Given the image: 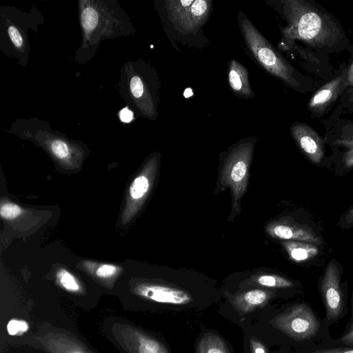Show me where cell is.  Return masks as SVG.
<instances>
[{
    "label": "cell",
    "instance_id": "6da1fadb",
    "mask_svg": "<svg viewBox=\"0 0 353 353\" xmlns=\"http://www.w3.org/2000/svg\"><path fill=\"white\" fill-rule=\"evenodd\" d=\"M272 6L285 21L281 28L285 41L303 46L325 57L347 50L350 40L339 21L314 0H280Z\"/></svg>",
    "mask_w": 353,
    "mask_h": 353
},
{
    "label": "cell",
    "instance_id": "277c9868",
    "mask_svg": "<svg viewBox=\"0 0 353 353\" xmlns=\"http://www.w3.org/2000/svg\"><path fill=\"white\" fill-rule=\"evenodd\" d=\"M169 20L180 32L193 33L208 21L212 8L211 0L165 1Z\"/></svg>",
    "mask_w": 353,
    "mask_h": 353
},
{
    "label": "cell",
    "instance_id": "f1b7e54d",
    "mask_svg": "<svg viewBox=\"0 0 353 353\" xmlns=\"http://www.w3.org/2000/svg\"><path fill=\"white\" fill-rule=\"evenodd\" d=\"M119 117L123 122L128 123L133 119V112L128 108H125L121 110Z\"/></svg>",
    "mask_w": 353,
    "mask_h": 353
},
{
    "label": "cell",
    "instance_id": "e0dca14e",
    "mask_svg": "<svg viewBox=\"0 0 353 353\" xmlns=\"http://www.w3.org/2000/svg\"><path fill=\"white\" fill-rule=\"evenodd\" d=\"M150 179L145 175H140L132 183L130 193L132 199H140L145 196L150 189Z\"/></svg>",
    "mask_w": 353,
    "mask_h": 353
},
{
    "label": "cell",
    "instance_id": "4dcf8cb0",
    "mask_svg": "<svg viewBox=\"0 0 353 353\" xmlns=\"http://www.w3.org/2000/svg\"><path fill=\"white\" fill-rule=\"evenodd\" d=\"M344 224L346 226L353 225V207L349 210L345 216Z\"/></svg>",
    "mask_w": 353,
    "mask_h": 353
},
{
    "label": "cell",
    "instance_id": "7a4b0ae2",
    "mask_svg": "<svg viewBox=\"0 0 353 353\" xmlns=\"http://www.w3.org/2000/svg\"><path fill=\"white\" fill-rule=\"evenodd\" d=\"M238 23L247 50L267 72L302 94L316 88V79L302 74L290 64L241 11L238 14Z\"/></svg>",
    "mask_w": 353,
    "mask_h": 353
},
{
    "label": "cell",
    "instance_id": "d6a6232c",
    "mask_svg": "<svg viewBox=\"0 0 353 353\" xmlns=\"http://www.w3.org/2000/svg\"><path fill=\"white\" fill-rule=\"evenodd\" d=\"M255 353H265L263 348L258 347L255 350Z\"/></svg>",
    "mask_w": 353,
    "mask_h": 353
},
{
    "label": "cell",
    "instance_id": "1f68e13d",
    "mask_svg": "<svg viewBox=\"0 0 353 353\" xmlns=\"http://www.w3.org/2000/svg\"><path fill=\"white\" fill-rule=\"evenodd\" d=\"M207 353H223L222 351L218 349H210Z\"/></svg>",
    "mask_w": 353,
    "mask_h": 353
},
{
    "label": "cell",
    "instance_id": "d4e9b609",
    "mask_svg": "<svg viewBox=\"0 0 353 353\" xmlns=\"http://www.w3.org/2000/svg\"><path fill=\"white\" fill-rule=\"evenodd\" d=\"M8 33L13 44L18 48H21L23 44V37L19 30L14 26H10Z\"/></svg>",
    "mask_w": 353,
    "mask_h": 353
},
{
    "label": "cell",
    "instance_id": "603a6c76",
    "mask_svg": "<svg viewBox=\"0 0 353 353\" xmlns=\"http://www.w3.org/2000/svg\"><path fill=\"white\" fill-rule=\"evenodd\" d=\"M57 343H58L59 345H61V347L59 346H57L54 344L49 343L48 347H50L51 351L56 352V353H87L85 352L82 347H78L75 346L70 347V343H65L66 345V348L64 347V346L58 341H54Z\"/></svg>",
    "mask_w": 353,
    "mask_h": 353
},
{
    "label": "cell",
    "instance_id": "484cf974",
    "mask_svg": "<svg viewBox=\"0 0 353 353\" xmlns=\"http://www.w3.org/2000/svg\"><path fill=\"white\" fill-rule=\"evenodd\" d=\"M117 268L112 265H103L96 271L98 276L101 278H108L115 274Z\"/></svg>",
    "mask_w": 353,
    "mask_h": 353
},
{
    "label": "cell",
    "instance_id": "5bb4252c",
    "mask_svg": "<svg viewBox=\"0 0 353 353\" xmlns=\"http://www.w3.org/2000/svg\"><path fill=\"white\" fill-rule=\"evenodd\" d=\"M136 292L143 297L159 303L182 304L190 300V296L183 291L159 285H141L136 288Z\"/></svg>",
    "mask_w": 353,
    "mask_h": 353
},
{
    "label": "cell",
    "instance_id": "8fae6325",
    "mask_svg": "<svg viewBox=\"0 0 353 353\" xmlns=\"http://www.w3.org/2000/svg\"><path fill=\"white\" fill-rule=\"evenodd\" d=\"M266 230L271 236L276 239L309 242L316 245L323 243L322 239L310 227L292 221L283 220L270 223Z\"/></svg>",
    "mask_w": 353,
    "mask_h": 353
},
{
    "label": "cell",
    "instance_id": "4316f807",
    "mask_svg": "<svg viewBox=\"0 0 353 353\" xmlns=\"http://www.w3.org/2000/svg\"><path fill=\"white\" fill-rule=\"evenodd\" d=\"M307 353H353V346L321 349Z\"/></svg>",
    "mask_w": 353,
    "mask_h": 353
},
{
    "label": "cell",
    "instance_id": "cb8c5ba5",
    "mask_svg": "<svg viewBox=\"0 0 353 353\" xmlns=\"http://www.w3.org/2000/svg\"><path fill=\"white\" fill-rule=\"evenodd\" d=\"M51 149L54 154L61 159L66 157L68 154V147L61 140H54L51 144Z\"/></svg>",
    "mask_w": 353,
    "mask_h": 353
},
{
    "label": "cell",
    "instance_id": "3957f363",
    "mask_svg": "<svg viewBox=\"0 0 353 353\" xmlns=\"http://www.w3.org/2000/svg\"><path fill=\"white\" fill-rule=\"evenodd\" d=\"M256 137H247L235 143L227 154L220 176V184L229 188L232 194L230 219L241 212V200L244 195L250 173Z\"/></svg>",
    "mask_w": 353,
    "mask_h": 353
},
{
    "label": "cell",
    "instance_id": "4fadbf2b",
    "mask_svg": "<svg viewBox=\"0 0 353 353\" xmlns=\"http://www.w3.org/2000/svg\"><path fill=\"white\" fill-rule=\"evenodd\" d=\"M228 85L234 95L241 99H252L255 94L249 81V72L245 66L236 59L228 65Z\"/></svg>",
    "mask_w": 353,
    "mask_h": 353
},
{
    "label": "cell",
    "instance_id": "ac0fdd59",
    "mask_svg": "<svg viewBox=\"0 0 353 353\" xmlns=\"http://www.w3.org/2000/svg\"><path fill=\"white\" fill-rule=\"evenodd\" d=\"M257 283L266 287L287 288L293 283L281 276L271 274H262L255 279Z\"/></svg>",
    "mask_w": 353,
    "mask_h": 353
},
{
    "label": "cell",
    "instance_id": "52a82bcc",
    "mask_svg": "<svg viewBox=\"0 0 353 353\" xmlns=\"http://www.w3.org/2000/svg\"><path fill=\"white\" fill-rule=\"evenodd\" d=\"M279 325L289 336L296 341H307L316 335L320 324L311 307L305 303L297 304L283 314Z\"/></svg>",
    "mask_w": 353,
    "mask_h": 353
},
{
    "label": "cell",
    "instance_id": "7402d4cb",
    "mask_svg": "<svg viewBox=\"0 0 353 353\" xmlns=\"http://www.w3.org/2000/svg\"><path fill=\"white\" fill-rule=\"evenodd\" d=\"M0 214L3 219H12L21 214V209L17 205L6 203L1 205Z\"/></svg>",
    "mask_w": 353,
    "mask_h": 353
},
{
    "label": "cell",
    "instance_id": "8992f818",
    "mask_svg": "<svg viewBox=\"0 0 353 353\" xmlns=\"http://www.w3.org/2000/svg\"><path fill=\"white\" fill-rule=\"evenodd\" d=\"M347 66L341 67L336 74L315 90L309 99L307 108L312 119H319L327 114L347 87Z\"/></svg>",
    "mask_w": 353,
    "mask_h": 353
},
{
    "label": "cell",
    "instance_id": "d6986e66",
    "mask_svg": "<svg viewBox=\"0 0 353 353\" xmlns=\"http://www.w3.org/2000/svg\"><path fill=\"white\" fill-rule=\"evenodd\" d=\"M57 278L61 285L66 290L76 292L80 289L79 285L72 274L65 270H60Z\"/></svg>",
    "mask_w": 353,
    "mask_h": 353
},
{
    "label": "cell",
    "instance_id": "83f0119b",
    "mask_svg": "<svg viewBox=\"0 0 353 353\" xmlns=\"http://www.w3.org/2000/svg\"><path fill=\"white\" fill-rule=\"evenodd\" d=\"M341 341L347 345L353 346V325L340 339Z\"/></svg>",
    "mask_w": 353,
    "mask_h": 353
},
{
    "label": "cell",
    "instance_id": "9a60e30c",
    "mask_svg": "<svg viewBox=\"0 0 353 353\" xmlns=\"http://www.w3.org/2000/svg\"><path fill=\"white\" fill-rule=\"evenodd\" d=\"M282 245L290 259L296 262L309 260L315 256L319 252L316 245L309 242L284 240Z\"/></svg>",
    "mask_w": 353,
    "mask_h": 353
},
{
    "label": "cell",
    "instance_id": "30bf717a",
    "mask_svg": "<svg viewBox=\"0 0 353 353\" xmlns=\"http://www.w3.org/2000/svg\"><path fill=\"white\" fill-rule=\"evenodd\" d=\"M278 48L281 50L296 54L300 59L301 65H303L302 68L318 79H331L336 72H334L327 57H322L295 41L281 40L278 43Z\"/></svg>",
    "mask_w": 353,
    "mask_h": 353
},
{
    "label": "cell",
    "instance_id": "f546056e",
    "mask_svg": "<svg viewBox=\"0 0 353 353\" xmlns=\"http://www.w3.org/2000/svg\"><path fill=\"white\" fill-rule=\"evenodd\" d=\"M347 87L353 86V61L347 66Z\"/></svg>",
    "mask_w": 353,
    "mask_h": 353
},
{
    "label": "cell",
    "instance_id": "ba28073f",
    "mask_svg": "<svg viewBox=\"0 0 353 353\" xmlns=\"http://www.w3.org/2000/svg\"><path fill=\"white\" fill-rule=\"evenodd\" d=\"M320 292L326 312V320L334 323L341 317L345 307L340 272L334 260L327 265L321 281Z\"/></svg>",
    "mask_w": 353,
    "mask_h": 353
},
{
    "label": "cell",
    "instance_id": "7c38bea8",
    "mask_svg": "<svg viewBox=\"0 0 353 353\" xmlns=\"http://www.w3.org/2000/svg\"><path fill=\"white\" fill-rule=\"evenodd\" d=\"M117 338L130 353H164L158 342L129 326L117 329Z\"/></svg>",
    "mask_w": 353,
    "mask_h": 353
},
{
    "label": "cell",
    "instance_id": "2e32d148",
    "mask_svg": "<svg viewBox=\"0 0 353 353\" xmlns=\"http://www.w3.org/2000/svg\"><path fill=\"white\" fill-rule=\"evenodd\" d=\"M347 113L353 114V86L344 90L332 114L341 116Z\"/></svg>",
    "mask_w": 353,
    "mask_h": 353
},
{
    "label": "cell",
    "instance_id": "ffe728a7",
    "mask_svg": "<svg viewBox=\"0 0 353 353\" xmlns=\"http://www.w3.org/2000/svg\"><path fill=\"white\" fill-rule=\"evenodd\" d=\"M7 332L10 336H21L29 330L28 323L23 319H10L6 325Z\"/></svg>",
    "mask_w": 353,
    "mask_h": 353
},
{
    "label": "cell",
    "instance_id": "44dd1931",
    "mask_svg": "<svg viewBox=\"0 0 353 353\" xmlns=\"http://www.w3.org/2000/svg\"><path fill=\"white\" fill-rule=\"evenodd\" d=\"M268 297L266 292L261 290H254L248 292L243 296L244 300L252 305L263 303Z\"/></svg>",
    "mask_w": 353,
    "mask_h": 353
},
{
    "label": "cell",
    "instance_id": "9c48e42d",
    "mask_svg": "<svg viewBox=\"0 0 353 353\" xmlns=\"http://www.w3.org/2000/svg\"><path fill=\"white\" fill-rule=\"evenodd\" d=\"M290 132L296 144L307 159L319 164L325 157V141L312 126L306 123L295 121L290 127Z\"/></svg>",
    "mask_w": 353,
    "mask_h": 353
},
{
    "label": "cell",
    "instance_id": "5b68a950",
    "mask_svg": "<svg viewBox=\"0 0 353 353\" xmlns=\"http://www.w3.org/2000/svg\"><path fill=\"white\" fill-rule=\"evenodd\" d=\"M324 140L339 155L346 168L353 167V119L331 114L321 120Z\"/></svg>",
    "mask_w": 353,
    "mask_h": 353
}]
</instances>
